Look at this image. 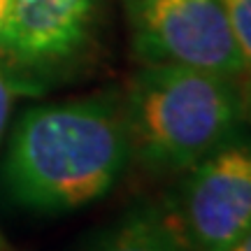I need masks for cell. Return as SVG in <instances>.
<instances>
[{"label":"cell","mask_w":251,"mask_h":251,"mask_svg":"<svg viewBox=\"0 0 251 251\" xmlns=\"http://www.w3.org/2000/svg\"><path fill=\"white\" fill-rule=\"evenodd\" d=\"M124 105L114 96L37 105L9 137L2 181L37 214H65L105 198L130 161Z\"/></svg>","instance_id":"cell-1"},{"label":"cell","mask_w":251,"mask_h":251,"mask_svg":"<svg viewBox=\"0 0 251 251\" xmlns=\"http://www.w3.org/2000/svg\"><path fill=\"white\" fill-rule=\"evenodd\" d=\"M124 117L135 156L151 172H186L240 133V84L186 65H142L130 79Z\"/></svg>","instance_id":"cell-2"},{"label":"cell","mask_w":251,"mask_h":251,"mask_svg":"<svg viewBox=\"0 0 251 251\" xmlns=\"http://www.w3.org/2000/svg\"><path fill=\"white\" fill-rule=\"evenodd\" d=\"M142 65H186L240 79L244 61L221 0H124Z\"/></svg>","instance_id":"cell-3"},{"label":"cell","mask_w":251,"mask_h":251,"mask_svg":"<svg viewBox=\"0 0 251 251\" xmlns=\"http://www.w3.org/2000/svg\"><path fill=\"white\" fill-rule=\"evenodd\" d=\"M100 0H12L0 28V56L12 86L35 91L89 49Z\"/></svg>","instance_id":"cell-4"},{"label":"cell","mask_w":251,"mask_h":251,"mask_svg":"<svg viewBox=\"0 0 251 251\" xmlns=\"http://www.w3.org/2000/svg\"><path fill=\"white\" fill-rule=\"evenodd\" d=\"M179 216L196 251H226L251 228V140L235 133L188 168Z\"/></svg>","instance_id":"cell-5"},{"label":"cell","mask_w":251,"mask_h":251,"mask_svg":"<svg viewBox=\"0 0 251 251\" xmlns=\"http://www.w3.org/2000/svg\"><path fill=\"white\" fill-rule=\"evenodd\" d=\"M93 251H196V247L175 212L142 205L107 228Z\"/></svg>","instance_id":"cell-6"},{"label":"cell","mask_w":251,"mask_h":251,"mask_svg":"<svg viewBox=\"0 0 251 251\" xmlns=\"http://www.w3.org/2000/svg\"><path fill=\"white\" fill-rule=\"evenodd\" d=\"M228 26L251 70V0H221Z\"/></svg>","instance_id":"cell-7"},{"label":"cell","mask_w":251,"mask_h":251,"mask_svg":"<svg viewBox=\"0 0 251 251\" xmlns=\"http://www.w3.org/2000/svg\"><path fill=\"white\" fill-rule=\"evenodd\" d=\"M9 107H12V84H9L5 70L0 68V140H2L5 126H7Z\"/></svg>","instance_id":"cell-8"},{"label":"cell","mask_w":251,"mask_h":251,"mask_svg":"<svg viewBox=\"0 0 251 251\" xmlns=\"http://www.w3.org/2000/svg\"><path fill=\"white\" fill-rule=\"evenodd\" d=\"M240 84V96H242V109H244V119L251 121V70H247L237 79Z\"/></svg>","instance_id":"cell-9"},{"label":"cell","mask_w":251,"mask_h":251,"mask_svg":"<svg viewBox=\"0 0 251 251\" xmlns=\"http://www.w3.org/2000/svg\"><path fill=\"white\" fill-rule=\"evenodd\" d=\"M226 251H251V228L242 235V237H237Z\"/></svg>","instance_id":"cell-10"},{"label":"cell","mask_w":251,"mask_h":251,"mask_svg":"<svg viewBox=\"0 0 251 251\" xmlns=\"http://www.w3.org/2000/svg\"><path fill=\"white\" fill-rule=\"evenodd\" d=\"M9 5H12V0H0V28H2V24H5V19H7Z\"/></svg>","instance_id":"cell-11"}]
</instances>
